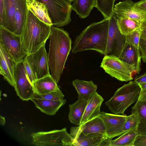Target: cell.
<instances>
[{
  "label": "cell",
  "instance_id": "cell-1",
  "mask_svg": "<svg viewBox=\"0 0 146 146\" xmlns=\"http://www.w3.org/2000/svg\"><path fill=\"white\" fill-rule=\"evenodd\" d=\"M48 61L51 75L58 84L72 49L69 33L63 29L51 26Z\"/></svg>",
  "mask_w": 146,
  "mask_h": 146
},
{
  "label": "cell",
  "instance_id": "cell-2",
  "mask_svg": "<svg viewBox=\"0 0 146 146\" xmlns=\"http://www.w3.org/2000/svg\"><path fill=\"white\" fill-rule=\"evenodd\" d=\"M110 19L94 22L85 28L75 39L72 52L93 50L105 55L107 45Z\"/></svg>",
  "mask_w": 146,
  "mask_h": 146
},
{
  "label": "cell",
  "instance_id": "cell-3",
  "mask_svg": "<svg viewBox=\"0 0 146 146\" xmlns=\"http://www.w3.org/2000/svg\"><path fill=\"white\" fill-rule=\"evenodd\" d=\"M51 26L40 20L28 9L21 35L22 44L26 55L35 52L45 44L50 37Z\"/></svg>",
  "mask_w": 146,
  "mask_h": 146
},
{
  "label": "cell",
  "instance_id": "cell-4",
  "mask_svg": "<svg viewBox=\"0 0 146 146\" xmlns=\"http://www.w3.org/2000/svg\"><path fill=\"white\" fill-rule=\"evenodd\" d=\"M140 90L137 83L131 81L118 89L105 104L114 114H123L126 110L138 100Z\"/></svg>",
  "mask_w": 146,
  "mask_h": 146
},
{
  "label": "cell",
  "instance_id": "cell-5",
  "mask_svg": "<svg viewBox=\"0 0 146 146\" xmlns=\"http://www.w3.org/2000/svg\"><path fill=\"white\" fill-rule=\"evenodd\" d=\"M32 145L37 146H74V138L66 127L48 131L33 132L30 135Z\"/></svg>",
  "mask_w": 146,
  "mask_h": 146
},
{
  "label": "cell",
  "instance_id": "cell-6",
  "mask_svg": "<svg viewBox=\"0 0 146 146\" xmlns=\"http://www.w3.org/2000/svg\"><path fill=\"white\" fill-rule=\"evenodd\" d=\"M46 5L53 25L60 27L71 21V2L68 0H37Z\"/></svg>",
  "mask_w": 146,
  "mask_h": 146
},
{
  "label": "cell",
  "instance_id": "cell-7",
  "mask_svg": "<svg viewBox=\"0 0 146 146\" xmlns=\"http://www.w3.org/2000/svg\"><path fill=\"white\" fill-rule=\"evenodd\" d=\"M100 67L106 72L120 81L127 82L133 79L132 74L135 72L133 68L117 57L104 55Z\"/></svg>",
  "mask_w": 146,
  "mask_h": 146
},
{
  "label": "cell",
  "instance_id": "cell-8",
  "mask_svg": "<svg viewBox=\"0 0 146 146\" xmlns=\"http://www.w3.org/2000/svg\"><path fill=\"white\" fill-rule=\"evenodd\" d=\"M14 76V88L17 96L23 101L31 100L33 98L34 92L26 72L24 59L16 63Z\"/></svg>",
  "mask_w": 146,
  "mask_h": 146
},
{
  "label": "cell",
  "instance_id": "cell-9",
  "mask_svg": "<svg viewBox=\"0 0 146 146\" xmlns=\"http://www.w3.org/2000/svg\"><path fill=\"white\" fill-rule=\"evenodd\" d=\"M0 41L16 62L23 59L26 55L22 44L21 36L0 26Z\"/></svg>",
  "mask_w": 146,
  "mask_h": 146
},
{
  "label": "cell",
  "instance_id": "cell-10",
  "mask_svg": "<svg viewBox=\"0 0 146 146\" xmlns=\"http://www.w3.org/2000/svg\"><path fill=\"white\" fill-rule=\"evenodd\" d=\"M125 43V35L121 33L117 26V19L112 14L110 19L108 42L104 55L119 57Z\"/></svg>",
  "mask_w": 146,
  "mask_h": 146
},
{
  "label": "cell",
  "instance_id": "cell-11",
  "mask_svg": "<svg viewBox=\"0 0 146 146\" xmlns=\"http://www.w3.org/2000/svg\"><path fill=\"white\" fill-rule=\"evenodd\" d=\"M48 54L44 44L35 52L26 55L24 58L37 79L50 74Z\"/></svg>",
  "mask_w": 146,
  "mask_h": 146
},
{
  "label": "cell",
  "instance_id": "cell-12",
  "mask_svg": "<svg viewBox=\"0 0 146 146\" xmlns=\"http://www.w3.org/2000/svg\"><path fill=\"white\" fill-rule=\"evenodd\" d=\"M116 18H127L141 23L140 28L146 27V13L134 7V2L131 0H125L117 3L112 14Z\"/></svg>",
  "mask_w": 146,
  "mask_h": 146
},
{
  "label": "cell",
  "instance_id": "cell-13",
  "mask_svg": "<svg viewBox=\"0 0 146 146\" xmlns=\"http://www.w3.org/2000/svg\"><path fill=\"white\" fill-rule=\"evenodd\" d=\"M99 116L103 121L107 138L112 139L115 137L120 136L124 133L123 129L128 116L102 111Z\"/></svg>",
  "mask_w": 146,
  "mask_h": 146
},
{
  "label": "cell",
  "instance_id": "cell-14",
  "mask_svg": "<svg viewBox=\"0 0 146 146\" xmlns=\"http://www.w3.org/2000/svg\"><path fill=\"white\" fill-rule=\"evenodd\" d=\"M70 134L74 138V146H106L107 141L109 139L105 135L99 133L85 135L78 126L72 127Z\"/></svg>",
  "mask_w": 146,
  "mask_h": 146
},
{
  "label": "cell",
  "instance_id": "cell-15",
  "mask_svg": "<svg viewBox=\"0 0 146 146\" xmlns=\"http://www.w3.org/2000/svg\"><path fill=\"white\" fill-rule=\"evenodd\" d=\"M16 63L0 41V73L14 88L15 86L14 68Z\"/></svg>",
  "mask_w": 146,
  "mask_h": 146
},
{
  "label": "cell",
  "instance_id": "cell-16",
  "mask_svg": "<svg viewBox=\"0 0 146 146\" xmlns=\"http://www.w3.org/2000/svg\"><path fill=\"white\" fill-rule=\"evenodd\" d=\"M119 58L123 62L132 66L135 72L139 73L141 59L139 49L125 42Z\"/></svg>",
  "mask_w": 146,
  "mask_h": 146
},
{
  "label": "cell",
  "instance_id": "cell-17",
  "mask_svg": "<svg viewBox=\"0 0 146 146\" xmlns=\"http://www.w3.org/2000/svg\"><path fill=\"white\" fill-rule=\"evenodd\" d=\"M104 100L102 97L97 92L88 100L80 125L99 116L101 112L100 107Z\"/></svg>",
  "mask_w": 146,
  "mask_h": 146
},
{
  "label": "cell",
  "instance_id": "cell-18",
  "mask_svg": "<svg viewBox=\"0 0 146 146\" xmlns=\"http://www.w3.org/2000/svg\"><path fill=\"white\" fill-rule=\"evenodd\" d=\"M31 100L41 112L50 115H54L66 102L64 99L54 100L33 98Z\"/></svg>",
  "mask_w": 146,
  "mask_h": 146
},
{
  "label": "cell",
  "instance_id": "cell-19",
  "mask_svg": "<svg viewBox=\"0 0 146 146\" xmlns=\"http://www.w3.org/2000/svg\"><path fill=\"white\" fill-rule=\"evenodd\" d=\"M32 85L34 94H47L59 88L50 74L36 80Z\"/></svg>",
  "mask_w": 146,
  "mask_h": 146
},
{
  "label": "cell",
  "instance_id": "cell-20",
  "mask_svg": "<svg viewBox=\"0 0 146 146\" xmlns=\"http://www.w3.org/2000/svg\"><path fill=\"white\" fill-rule=\"evenodd\" d=\"M28 8L26 0H16L14 33L21 36L26 19Z\"/></svg>",
  "mask_w": 146,
  "mask_h": 146
},
{
  "label": "cell",
  "instance_id": "cell-21",
  "mask_svg": "<svg viewBox=\"0 0 146 146\" xmlns=\"http://www.w3.org/2000/svg\"><path fill=\"white\" fill-rule=\"evenodd\" d=\"M72 84L80 97L88 101L96 92L97 86L92 81H85L78 79L74 80Z\"/></svg>",
  "mask_w": 146,
  "mask_h": 146
},
{
  "label": "cell",
  "instance_id": "cell-22",
  "mask_svg": "<svg viewBox=\"0 0 146 146\" xmlns=\"http://www.w3.org/2000/svg\"><path fill=\"white\" fill-rule=\"evenodd\" d=\"M87 101L78 96L77 100L71 104H69L68 114L69 120L72 123L80 125V123L84 113Z\"/></svg>",
  "mask_w": 146,
  "mask_h": 146
},
{
  "label": "cell",
  "instance_id": "cell-23",
  "mask_svg": "<svg viewBox=\"0 0 146 146\" xmlns=\"http://www.w3.org/2000/svg\"><path fill=\"white\" fill-rule=\"evenodd\" d=\"M16 0H4V16L2 24L0 25L14 33L15 29V13Z\"/></svg>",
  "mask_w": 146,
  "mask_h": 146
},
{
  "label": "cell",
  "instance_id": "cell-24",
  "mask_svg": "<svg viewBox=\"0 0 146 146\" xmlns=\"http://www.w3.org/2000/svg\"><path fill=\"white\" fill-rule=\"evenodd\" d=\"M26 0L28 9L45 23L53 25L47 9L44 3L37 0Z\"/></svg>",
  "mask_w": 146,
  "mask_h": 146
},
{
  "label": "cell",
  "instance_id": "cell-25",
  "mask_svg": "<svg viewBox=\"0 0 146 146\" xmlns=\"http://www.w3.org/2000/svg\"><path fill=\"white\" fill-rule=\"evenodd\" d=\"M78 127L85 135L92 133H99L106 135L104 124L102 119L99 116L86 121L79 125Z\"/></svg>",
  "mask_w": 146,
  "mask_h": 146
},
{
  "label": "cell",
  "instance_id": "cell-26",
  "mask_svg": "<svg viewBox=\"0 0 146 146\" xmlns=\"http://www.w3.org/2000/svg\"><path fill=\"white\" fill-rule=\"evenodd\" d=\"M137 126L124 132L115 140L109 139L106 146H134L135 138L138 134Z\"/></svg>",
  "mask_w": 146,
  "mask_h": 146
},
{
  "label": "cell",
  "instance_id": "cell-27",
  "mask_svg": "<svg viewBox=\"0 0 146 146\" xmlns=\"http://www.w3.org/2000/svg\"><path fill=\"white\" fill-rule=\"evenodd\" d=\"M96 0H74L71 4L72 10L81 19L86 18L94 7Z\"/></svg>",
  "mask_w": 146,
  "mask_h": 146
},
{
  "label": "cell",
  "instance_id": "cell-28",
  "mask_svg": "<svg viewBox=\"0 0 146 146\" xmlns=\"http://www.w3.org/2000/svg\"><path fill=\"white\" fill-rule=\"evenodd\" d=\"M131 113H137L140 118L137 126L138 134L146 135V101L141 102L138 100L132 107Z\"/></svg>",
  "mask_w": 146,
  "mask_h": 146
},
{
  "label": "cell",
  "instance_id": "cell-29",
  "mask_svg": "<svg viewBox=\"0 0 146 146\" xmlns=\"http://www.w3.org/2000/svg\"><path fill=\"white\" fill-rule=\"evenodd\" d=\"M118 28L123 35L129 34L140 28L141 23L127 18H116Z\"/></svg>",
  "mask_w": 146,
  "mask_h": 146
},
{
  "label": "cell",
  "instance_id": "cell-30",
  "mask_svg": "<svg viewBox=\"0 0 146 146\" xmlns=\"http://www.w3.org/2000/svg\"><path fill=\"white\" fill-rule=\"evenodd\" d=\"M115 0H96L95 7L102 13L104 19H110L113 10Z\"/></svg>",
  "mask_w": 146,
  "mask_h": 146
},
{
  "label": "cell",
  "instance_id": "cell-31",
  "mask_svg": "<svg viewBox=\"0 0 146 146\" xmlns=\"http://www.w3.org/2000/svg\"><path fill=\"white\" fill-rule=\"evenodd\" d=\"M64 96L59 88L46 94H34L33 98L50 100H63Z\"/></svg>",
  "mask_w": 146,
  "mask_h": 146
},
{
  "label": "cell",
  "instance_id": "cell-32",
  "mask_svg": "<svg viewBox=\"0 0 146 146\" xmlns=\"http://www.w3.org/2000/svg\"><path fill=\"white\" fill-rule=\"evenodd\" d=\"M140 117L137 113L132 112L131 114L128 116L123 128V132L124 133L137 127L140 122Z\"/></svg>",
  "mask_w": 146,
  "mask_h": 146
},
{
  "label": "cell",
  "instance_id": "cell-33",
  "mask_svg": "<svg viewBox=\"0 0 146 146\" xmlns=\"http://www.w3.org/2000/svg\"><path fill=\"white\" fill-rule=\"evenodd\" d=\"M142 31L139 28L125 35V42L139 49V42Z\"/></svg>",
  "mask_w": 146,
  "mask_h": 146
},
{
  "label": "cell",
  "instance_id": "cell-34",
  "mask_svg": "<svg viewBox=\"0 0 146 146\" xmlns=\"http://www.w3.org/2000/svg\"><path fill=\"white\" fill-rule=\"evenodd\" d=\"M139 49L141 59L143 62L146 63V37L142 33L140 39Z\"/></svg>",
  "mask_w": 146,
  "mask_h": 146
},
{
  "label": "cell",
  "instance_id": "cell-35",
  "mask_svg": "<svg viewBox=\"0 0 146 146\" xmlns=\"http://www.w3.org/2000/svg\"><path fill=\"white\" fill-rule=\"evenodd\" d=\"M24 59L26 72L29 79L32 84L33 82L37 79L27 61L25 58Z\"/></svg>",
  "mask_w": 146,
  "mask_h": 146
},
{
  "label": "cell",
  "instance_id": "cell-36",
  "mask_svg": "<svg viewBox=\"0 0 146 146\" xmlns=\"http://www.w3.org/2000/svg\"><path fill=\"white\" fill-rule=\"evenodd\" d=\"M134 146H146V135L138 134L136 136Z\"/></svg>",
  "mask_w": 146,
  "mask_h": 146
},
{
  "label": "cell",
  "instance_id": "cell-37",
  "mask_svg": "<svg viewBox=\"0 0 146 146\" xmlns=\"http://www.w3.org/2000/svg\"><path fill=\"white\" fill-rule=\"evenodd\" d=\"M135 8L146 13V0H141L134 3Z\"/></svg>",
  "mask_w": 146,
  "mask_h": 146
},
{
  "label": "cell",
  "instance_id": "cell-38",
  "mask_svg": "<svg viewBox=\"0 0 146 146\" xmlns=\"http://www.w3.org/2000/svg\"><path fill=\"white\" fill-rule=\"evenodd\" d=\"M4 0H0V25L2 24L4 19Z\"/></svg>",
  "mask_w": 146,
  "mask_h": 146
},
{
  "label": "cell",
  "instance_id": "cell-39",
  "mask_svg": "<svg viewBox=\"0 0 146 146\" xmlns=\"http://www.w3.org/2000/svg\"><path fill=\"white\" fill-rule=\"evenodd\" d=\"M138 84L146 82V72L142 75L137 77L134 80Z\"/></svg>",
  "mask_w": 146,
  "mask_h": 146
},
{
  "label": "cell",
  "instance_id": "cell-40",
  "mask_svg": "<svg viewBox=\"0 0 146 146\" xmlns=\"http://www.w3.org/2000/svg\"><path fill=\"white\" fill-rule=\"evenodd\" d=\"M138 100L141 102L146 101V90H140Z\"/></svg>",
  "mask_w": 146,
  "mask_h": 146
},
{
  "label": "cell",
  "instance_id": "cell-41",
  "mask_svg": "<svg viewBox=\"0 0 146 146\" xmlns=\"http://www.w3.org/2000/svg\"><path fill=\"white\" fill-rule=\"evenodd\" d=\"M138 84L141 90H146V82Z\"/></svg>",
  "mask_w": 146,
  "mask_h": 146
},
{
  "label": "cell",
  "instance_id": "cell-42",
  "mask_svg": "<svg viewBox=\"0 0 146 146\" xmlns=\"http://www.w3.org/2000/svg\"><path fill=\"white\" fill-rule=\"evenodd\" d=\"M6 123L5 118L0 115V124L1 125H4Z\"/></svg>",
  "mask_w": 146,
  "mask_h": 146
},
{
  "label": "cell",
  "instance_id": "cell-43",
  "mask_svg": "<svg viewBox=\"0 0 146 146\" xmlns=\"http://www.w3.org/2000/svg\"><path fill=\"white\" fill-rule=\"evenodd\" d=\"M142 33L146 37V30L142 31Z\"/></svg>",
  "mask_w": 146,
  "mask_h": 146
},
{
  "label": "cell",
  "instance_id": "cell-44",
  "mask_svg": "<svg viewBox=\"0 0 146 146\" xmlns=\"http://www.w3.org/2000/svg\"><path fill=\"white\" fill-rule=\"evenodd\" d=\"M141 29L142 30V31H143V30H146V27H144L143 28H142Z\"/></svg>",
  "mask_w": 146,
  "mask_h": 146
},
{
  "label": "cell",
  "instance_id": "cell-45",
  "mask_svg": "<svg viewBox=\"0 0 146 146\" xmlns=\"http://www.w3.org/2000/svg\"><path fill=\"white\" fill-rule=\"evenodd\" d=\"M68 0L69 1H70L71 2H73L74 0Z\"/></svg>",
  "mask_w": 146,
  "mask_h": 146
},
{
  "label": "cell",
  "instance_id": "cell-46",
  "mask_svg": "<svg viewBox=\"0 0 146 146\" xmlns=\"http://www.w3.org/2000/svg\"><path fill=\"white\" fill-rule=\"evenodd\" d=\"M115 1L116 0H115Z\"/></svg>",
  "mask_w": 146,
  "mask_h": 146
}]
</instances>
